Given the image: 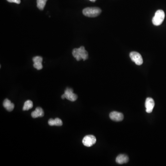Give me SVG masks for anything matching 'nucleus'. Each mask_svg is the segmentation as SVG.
Masks as SVG:
<instances>
[{
    "mask_svg": "<svg viewBox=\"0 0 166 166\" xmlns=\"http://www.w3.org/2000/svg\"><path fill=\"white\" fill-rule=\"evenodd\" d=\"M89 1H91L92 2H96V0H89Z\"/></svg>",
    "mask_w": 166,
    "mask_h": 166,
    "instance_id": "412c9836",
    "label": "nucleus"
},
{
    "mask_svg": "<svg viewBox=\"0 0 166 166\" xmlns=\"http://www.w3.org/2000/svg\"><path fill=\"white\" fill-rule=\"evenodd\" d=\"M33 60L34 63H35V62H42V58L41 56H35V57L33 58Z\"/></svg>",
    "mask_w": 166,
    "mask_h": 166,
    "instance_id": "dca6fc26",
    "label": "nucleus"
},
{
    "mask_svg": "<svg viewBox=\"0 0 166 166\" xmlns=\"http://www.w3.org/2000/svg\"><path fill=\"white\" fill-rule=\"evenodd\" d=\"M62 99H64L66 98H65V95H64V94H63V95H62Z\"/></svg>",
    "mask_w": 166,
    "mask_h": 166,
    "instance_id": "aec40b11",
    "label": "nucleus"
},
{
    "mask_svg": "<svg viewBox=\"0 0 166 166\" xmlns=\"http://www.w3.org/2000/svg\"><path fill=\"white\" fill-rule=\"evenodd\" d=\"M145 106L147 113H151L155 107V102L154 100L152 98H147L145 101Z\"/></svg>",
    "mask_w": 166,
    "mask_h": 166,
    "instance_id": "0eeeda50",
    "label": "nucleus"
},
{
    "mask_svg": "<svg viewBox=\"0 0 166 166\" xmlns=\"http://www.w3.org/2000/svg\"><path fill=\"white\" fill-rule=\"evenodd\" d=\"M48 0H37V7L38 9L43 10L46 5V2Z\"/></svg>",
    "mask_w": 166,
    "mask_h": 166,
    "instance_id": "f8f14e48",
    "label": "nucleus"
},
{
    "mask_svg": "<svg viewBox=\"0 0 166 166\" xmlns=\"http://www.w3.org/2000/svg\"><path fill=\"white\" fill-rule=\"evenodd\" d=\"M14 108H15V105L13 103H11V104L6 108V109L9 112H11L14 110Z\"/></svg>",
    "mask_w": 166,
    "mask_h": 166,
    "instance_id": "f3484780",
    "label": "nucleus"
},
{
    "mask_svg": "<svg viewBox=\"0 0 166 166\" xmlns=\"http://www.w3.org/2000/svg\"><path fill=\"white\" fill-rule=\"evenodd\" d=\"M165 13L164 11L162 10H157L153 18V24L155 26H159L163 23Z\"/></svg>",
    "mask_w": 166,
    "mask_h": 166,
    "instance_id": "7ed1b4c3",
    "label": "nucleus"
},
{
    "mask_svg": "<svg viewBox=\"0 0 166 166\" xmlns=\"http://www.w3.org/2000/svg\"><path fill=\"white\" fill-rule=\"evenodd\" d=\"M33 103L32 101L27 100L24 103V105L23 107V110L24 111H26V110H29V109H31L33 108Z\"/></svg>",
    "mask_w": 166,
    "mask_h": 166,
    "instance_id": "9b49d317",
    "label": "nucleus"
},
{
    "mask_svg": "<svg viewBox=\"0 0 166 166\" xmlns=\"http://www.w3.org/2000/svg\"><path fill=\"white\" fill-rule=\"evenodd\" d=\"M44 113L43 112V109L40 107H37L36 108L35 111H33L31 114L32 117L33 118H37L42 117L44 116Z\"/></svg>",
    "mask_w": 166,
    "mask_h": 166,
    "instance_id": "1a4fd4ad",
    "label": "nucleus"
},
{
    "mask_svg": "<svg viewBox=\"0 0 166 166\" xmlns=\"http://www.w3.org/2000/svg\"><path fill=\"white\" fill-rule=\"evenodd\" d=\"M7 2H13L15 3L19 4L20 3V0H7Z\"/></svg>",
    "mask_w": 166,
    "mask_h": 166,
    "instance_id": "a211bd4d",
    "label": "nucleus"
},
{
    "mask_svg": "<svg viewBox=\"0 0 166 166\" xmlns=\"http://www.w3.org/2000/svg\"><path fill=\"white\" fill-rule=\"evenodd\" d=\"M72 54L73 57L78 61H81V59L85 61L88 58V54L84 46H81L78 49H73Z\"/></svg>",
    "mask_w": 166,
    "mask_h": 166,
    "instance_id": "f257e3e1",
    "label": "nucleus"
},
{
    "mask_svg": "<svg viewBox=\"0 0 166 166\" xmlns=\"http://www.w3.org/2000/svg\"><path fill=\"white\" fill-rule=\"evenodd\" d=\"M33 67L34 68H35L38 70H40L43 68L42 62H35V63H34Z\"/></svg>",
    "mask_w": 166,
    "mask_h": 166,
    "instance_id": "ddd939ff",
    "label": "nucleus"
},
{
    "mask_svg": "<svg viewBox=\"0 0 166 166\" xmlns=\"http://www.w3.org/2000/svg\"><path fill=\"white\" fill-rule=\"evenodd\" d=\"M64 95L66 99L71 102L75 101L78 98L77 95L73 93V90L72 89L69 88L66 89Z\"/></svg>",
    "mask_w": 166,
    "mask_h": 166,
    "instance_id": "423d86ee",
    "label": "nucleus"
},
{
    "mask_svg": "<svg viewBox=\"0 0 166 166\" xmlns=\"http://www.w3.org/2000/svg\"><path fill=\"white\" fill-rule=\"evenodd\" d=\"M100 8L97 7H87L83 10V14L88 17H96L101 13Z\"/></svg>",
    "mask_w": 166,
    "mask_h": 166,
    "instance_id": "f03ea898",
    "label": "nucleus"
},
{
    "mask_svg": "<svg viewBox=\"0 0 166 166\" xmlns=\"http://www.w3.org/2000/svg\"><path fill=\"white\" fill-rule=\"evenodd\" d=\"M63 124L62 120L58 118H56L54 119V125L56 126H62Z\"/></svg>",
    "mask_w": 166,
    "mask_h": 166,
    "instance_id": "4468645a",
    "label": "nucleus"
},
{
    "mask_svg": "<svg viewBox=\"0 0 166 166\" xmlns=\"http://www.w3.org/2000/svg\"><path fill=\"white\" fill-rule=\"evenodd\" d=\"M129 161V158L125 155H120L117 157L116 162L120 164H126Z\"/></svg>",
    "mask_w": 166,
    "mask_h": 166,
    "instance_id": "9d476101",
    "label": "nucleus"
},
{
    "mask_svg": "<svg viewBox=\"0 0 166 166\" xmlns=\"http://www.w3.org/2000/svg\"><path fill=\"white\" fill-rule=\"evenodd\" d=\"M11 103H11V102L9 100H8V99H6L4 101L3 103V106L6 109L11 104Z\"/></svg>",
    "mask_w": 166,
    "mask_h": 166,
    "instance_id": "2eb2a0df",
    "label": "nucleus"
},
{
    "mask_svg": "<svg viewBox=\"0 0 166 166\" xmlns=\"http://www.w3.org/2000/svg\"><path fill=\"white\" fill-rule=\"evenodd\" d=\"M109 117L112 120L115 121H122L124 119V116L122 113L116 111L111 112L109 115Z\"/></svg>",
    "mask_w": 166,
    "mask_h": 166,
    "instance_id": "6e6552de",
    "label": "nucleus"
},
{
    "mask_svg": "<svg viewBox=\"0 0 166 166\" xmlns=\"http://www.w3.org/2000/svg\"><path fill=\"white\" fill-rule=\"evenodd\" d=\"M130 57L131 60L136 65H141L143 63V60L142 56L139 53L137 52H132L130 53Z\"/></svg>",
    "mask_w": 166,
    "mask_h": 166,
    "instance_id": "39448f33",
    "label": "nucleus"
},
{
    "mask_svg": "<svg viewBox=\"0 0 166 166\" xmlns=\"http://www.w3.org/2000/svg\"><path fill=\"white\" fill-rule=\"evenodd\" d=\"M97 139L94 136L89 135L86 136L83 139V145L86 147H91L92 145L96 144Z\"/></svg>",
    "mask_w": 166,
    "mask_h": 166,
    "instance_id": "20e7f679",
    "label": "nucleus"
},
{
    "mask_svg": "<svg viewBox=\"0 0 166 166\" xmlns=\"http://www.w3.org/2000/svg\"><path fill=\"white\" fill-rule=\"evenodd\" d=\"M48 124L50 126H54V120L53 119L49 120Z\"/></svg>",
    "mask_w": 166,
    "mask_h": 166,
    "instance_id": "6ab92c4d",
    "label": "nucleus"
}]
</instances>
